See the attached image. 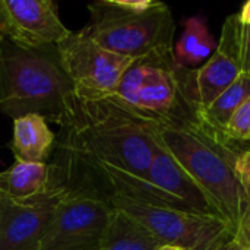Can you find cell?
I'll use <instances>...</instances> for the list:
<instances>
[{
  "instance_id": "1",
  "label": "cell",
  "mask_w": 250,
  "mask_h": 250,
  "mask_svg": "<svg viewBox=\"0 0 250 250\" xmlns=\"http://www.w3.org/2000/svg\"><path fill=\"white\" fill-rule=\"evenodd\" d=\"M62 125L103 163L135 176L146 174L158 146L160 125L139 116L113 94L73 89Z\"/></svg>"
},
{
  "instance_id": "2",
  "label": "cell",
  "mask_w": 250,
  "mask_h": 250,
  "mask_svg": "<svg viewBox=\"0 0 250 250\" xmlns=\"http://www.w3.org/2000/svg\"><path fill=\"white\" fill-rule=\"evenodd\" d=\"M157 139L209 196L234 236L245 205L237 173L242 149H237L224 133L211 127L204 119L161 125Z\"/></svg>"
},
{
  "instance_id": "3",
  "label": "cell",
  "mask_w": 250,
  "mask_h": 250,
  "mask_svg": "<svg viewBox=\"0 0 250 250\" xmlns=\"http://www.w3.org/2000/svg\"><path fill=\"white\" fill-rule=\"evenodd\" d=\"M75 89L56 45L31 48L0 38V111L13 120L41 114L60 125Z\"/></svg>"
},
{
  "instance_id": "4",
  "label": "cell",
  "mask_w": 250,
  "mask_h": 250,
  "mask_svg": "<svg viewBox=\"0 0 250 250\" xmlns=\"http://www.w3.org/2000/svg\"><path fill=\"white\" fill-rule=\"evenodd\" d=\"M113 95L160 126L202 119L195 70L180 66L173 48L133 59Z\"/></svg>"
},
{
  "instance_id": "5",
  "label": "cell",
  "mask_w": 250,
  "mask_h": 250,
  "mask_svg": "<svg viewBox=\"0 0 250 250\" xmlns=\"http://www.w3.org/2000/svg\"><path fill=\"white\" fill-rule=\"evenodd\" d=\"M89 23L82 29L101 47L139 59L173 48L174 18L170 7L154 0H100L88 4Z\"/></svg>"
},
{
  "instance_id": "6",
  "label": "cell",
  "mask_w": 250,
  "mask_h": 250,
  "mask_svg": "<svg viewBox=\"0 0 250 250\" xmlns=\"http://www.w3.org/2000/svg\"><path fill=\"white\" fill-rule=\"evenodd\" d=\"M108 202L148 230L160 245H173L186 250H224L233 237L229 224L215 215L157 207L130 199L119 192H113Z\"/></svg>"
},
{
  "instance_id": "7",
  "label": "cell",
  "mask_w": 250,
  "mask_h": 250,
  "mask_svg": "<svg viewBox=\"0 0 250 250\" xmlns=\"http://www.w3.org/2000/svg\"><path fill=\"white\" fill-rule=\"evenodd\" d=\"M114 214L105 198L85 189H67L38 250H98Z\"/></svg>"
},
{
  "instance_id": "8",
  "label": "cell",
  "mask_w": 250,
  "mask_h": 250,
  "mask_svg": "<svg viewBox=\"0 0 250 250\" xmlns=\"http://www.w3.org/2000/svg\"><path fill=\"white\" fill-rule=\"evenodd\" d=\"M56 48L75 89L89 94H113L133 60L101 47L82 29L70 32Z\"/></svg>"
},
{
  "instance_id": "9",
  "label": "cell",
  "mask_w": 250,
  "mask_h": 250,
  "mask_svg": "<svg viewBox=\"0 0 250 250\" xmlns=\"http://www.w3.org/2000/svg\"><path fill=\"white\" fill-rule=\"evenodd\" d=\"M66 186L51 176L50 188L34 198L15 201L0 195V250H38L66 196Z\"/></svg>"
},
{
  "instance_id": "10",
  "label": "cell",
  "mask_w": 250,
  "mask_h": 250,
  "mask_svg": "<svg viewBox=\"0 0 250 250\" xmlns=\"http://www.w3.org/2000/svg\"><path fill=\"white\" fill-rule=\"evenodd\" d=\"M0 38L23 47L57 45L72 32L60 21L56 3L50 0H0Z\"/></svg>"
},
{
  "instance_id": "11",
  "label": "cell",
  "mask_w": 250,
  "mask_h": 250,
  "mask_svg": "<svg viewBox=\"0 0 250 250\" xmlns=\"http://www.w3.org/2000/svg\"><path fill=\"white\" fill-rule=\"evenodd\" d=\"M242 73V23L239 15L226 18L221 35L211 57L195 70V83L202 110H205Z\"/></svg>"
},
{
  "instance_id": "12",
  "label": "cell",
  "mask_w": 250,
  "mask_h": 250,
  "mask_svg": "<svg viewBox=\"0 0 250 250\" xmlns=\"http://www.w3.org/2000/svg\"><path fill=\"white\" fill-rule=\"evenodd\" d=\"M145 179L151 182L155 188H158L161 192L173 198L186 211L223 218L211 202L209 196L171 157V154L163 145H160V142L155 149L151 166L145 174Z\"/></svg>"
},
{
  "instance_id": "13",
  "label": "cell",
  "mask_w": 250,
  "mask_h": 250,
  "mask_svg": "<svg viewBox=\"0 0 250 250\" xmlns=\"http://www.w3.org/2000/svg\"><path fill=\"white\" fill-rule=\"evenodd\" d=\"M56 144V135L41 114H25L13 120L10 148L15 160L26 163H47Z\"/></svg>"
},
{
  "instance_id": "14",
  "label": "cell",
  "mask_w": 250,
  "mask_h": 250,
  "mask_svg": "<svg viewBox=\"0 0 250 250\" xmlns=\"http://www.w3.org/2000/svg\"><path fill=\"white\" fill-rule=\"evenodd\" d=\"M51 185V166L48 163H26L15 160L0 173V195L23 201L44 193Z\"/></svg>"
},
{
  "instance_id": "15",
  "label": "cell",
  "mask_w": 250,
  "mask_h": 250,
  "mask_svg": "<svg viewBox=\"0 0 250 250\" xmlns=\"http://www.w3.org/2000/svg\"><path fill=\"white\" fill-rule=\"evenodd\" d=\"M183 26L185 29L176 47H173V53L180 66L192 69L211 57L217 47V41L202 16H190L185 19Z\"/></svg>"
},
{
  "instance_id": "16",
  "label": "cell",
  "mask_w": 250,
  "mask_h": 250,
  "mask_svg": "<svg viewBox=\"0 0 250 250\" xmlns=\"http://www.w3.org/2000/svg\"><path fill=\"white\" fill-rule=\"evenodd\" d=\"M160 242L136 221L116 209L98 250H155Z\"/></svg>"
},
{
  "instance_id": "17",
  "label": "cell",
  "mask_w": 250,
  "mask_h": 250,
  "mask_svg": "<svg viewBox=\"0 0 250 250\" xmlns=\"http://www.w3.org/2000/svg\"><path fill=\"white\" fill-rule=\"evenodd\" d=\"M248 97H250V75L240 73L229 88H226L205 110H202V119L211 127L224 133L229 120Z\"/></svg>"
},
{
  "instance_id": "18",
  "label": "cell",
  "mask_w": 250,
  "mask_h": 250,
  "mask_svg": "<svg viewBox=\"0 0 250 250\" xmlns=\"http://www.w3.org/2000/svg\"><path fill=\"white\" fill-rule=\"evenodd\" d=\"M237 173L243 188L245 205L239 229L224 250H250V151H242Z\"/></svg>"
},
{
  "instance_id": "19",
  "label": "cell",
  "mask_w": 250,
  "mask_h": 250,
  "mask_svg": "<svg viewBox=\"0 0 250 250\" xmlns=\"http://www.w3.org/2000/svg\"><path fill=\"white\" fill-rule=\"evenodd\" d=\"M224 135L233 144L250 142V97H248L234 111L226 126Z\"/></svg>"
},
{
  "instance_id": "20",
  "label": "cell",
  "mask_w": 250,
  "mask_h": 250,
  "mask_svg": "<svg viewBox=\"0 0 250 250\" xmlns=\"http://www.w3.org/2000/svg\"><path fill=\"white\" fill-rule=\"evenodd\" d=\"M242 73L250 75V26L242 25Z\"/></svg>"
},
{
  "instance_id": "21",
  "label": "cell",
  "mask_w": 250,
  "mask_h": 250,
  "mask_svg": "<svg viewBox=\"0 0 250 250\" xmlns=\"http://www.w3.org/2000/svg\"><path fill=\"white\" fill-rule=\"evenodd\" d=\"M237 15H239V21L242 25H249L250 26V0L243 4V7L240 9V12Z\"/></svg>"
},
{
  "instance_id": "22",
  "label": "cell",
  "mask_w": 250,
  "mask_h": 250,
  "mask_svg": "<svg viewBox=\"0 0 250 250\" xmlns=\"http://www.w3.org/2000/svg\"><path fill=\"white\" fill-rule=\"evenodd\" d=\"M155 250H186V249L179 248V246H173V245H161V246H158Z\"/></svg>"
},
{
  "instance_id": "23",
  "label": "cell",
  "mask_w": 250,
  "mask_h": 250,
  "mask_svg": "<svg viewBox=\"0 0 250 250\" xmlns=\"http://www.w3.org/2000/svg\"><path fill=\"white\" fill-rule=\"evenodd\" d=\"M0 26H1V12H0Z\"/></svg>"
},
{
  "instance_id": "24",
  "label": "cell",
  "mask_w": 250,
  "mask_h": 250,
  "mask_svg": "<svg viewBox=\"0 0 250 250\" xmlns=\"http://www.w3.org/2000/svg\"><path fill=\"white\" fill-rule=\"evenodd\" d=\"M249 151H250V148H249Z\"/></svg>"
}]
</instances>
